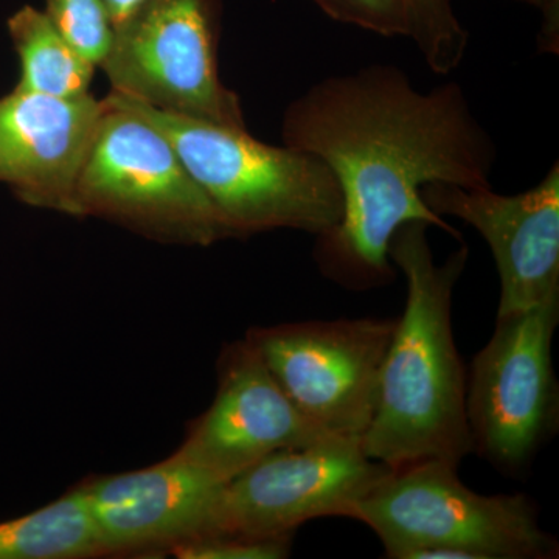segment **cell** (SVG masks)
Instances as JSON below:
<instances>
[{
	"instance_id": "cell-1",
	"label": "cell",
	"mask_w": 559,
	"mask_h": 559,
	"mask_svg": "<svg viewBox=\"0 0 559 559\" xmlns=\"http://www.w3.org/2000/svg\"><path fill=\"white\" fill-rule=\"evenodd\" d=\"M282 138L325 162L340 183L341 223L318 237L314 257L326 277L349 289L395 278L389 246L404 224L421 221L462 240L421 190L491 187L498 159L460 84L418 91L393 64L318 81L289 103Z\"/></svg>"
},
{
	"instance_id": "cell-2",
	"label": "cell",
	"mask_w": 559,
	"mask_h": 559,
	"mask_svg": "<svg viewBox=\"0 0 559 559\" xmlns=\"http://www.w3.org/2000/svg\"><path fill=\"white\" fill-rule=\"evenodd\" d=\"M429 224H404L389 259L403 272L407 299L385 353L377 403L360 447L390 468L441 460L459 466L473 454L466 417V371L452 331V297L469 248L462 242L437 263Z\"/></svg>"
},
{
	"instance_id": "cell-3",
	"label": "cell",
	"mask_w": 559,
	"mask_h": 559,
	"mask_svg": "<svg viewBox=\"0 0 559 559\" xmlns=\"http://www.w3.org/2000/svg\"><path fill=\"white\" fill-rule=\"evenodd\" d=\"M108 98L167 135L229 238L278 229L320 237L341 223L340 183L314 154L267 145L248 130L164 112L117 92Z\"/></svg>"
},
{
	"instance_id": "cell-4",
	"label": "cell",
	"mask_w": 559,
	"mask_h": 559,
	"mask_svg": "<svg viewBox=\"0 0 559 559\" xmlns=\"http://www.w3.org/2000/svg\"><path fill=\"white\" fill-rule=\"evenodd\" d=\"M349 520L373 530L392 559L429 549L466 559L558 557V543L540 527L527 496H481L460 480L457 466L441 460L390 469Z\"/></svg>"
},
{
	"instance_id": "cell-5",
	"label": "cell",
	"mask_w": 559,
	"mask_h": 559,
	"mask_svg": "<svg viewBox=\"0 0 559 559\" xmlns=\"http://www.w3.org/2000/svg\"><path fill=\"white\" fill-rule=\"evenodd\" d=\"M76 186L79 216L112 221L143 237L186 246L229 238L170 140L108 97Z\"/></svg>"
},
{
	"instance_id": "cell-6",
	"label": "cell",
	"mask_w": 559,
	"mask_h": 559,
	"mask_svg": "<svg viewBox=\"0 0 559 559\" xmlns=\"http://www.w3.org/2000/svg\"><path fill=\"white\" fill-rule=\"evenodd\" d=\"M223 0H146L116 28L98 66L112 92L164 112L248 130L238 95L221 81Z\"/></svg>"
},
{
	"instance_id": "cell-7",
	"label": "cell",
	"mask_w": 559,
	"mask_h": 559,
	"mask_svg": "<svg viewBox=\"0 0 559 559\" xmlns=\"http://www.w3.org/2000/svg\"><path fill=\"white\" fill-rule=\"evenodd\" d=\"M559 296L498 316L466 380L473 452L506 471L524 468L558 426L559 390L551 344Z\"/></svg>"
},
{
	"instance_id": "cell-8",
	"label": "cell",
	"mask_w": 559,
	"mask_h": 559,
	"mask_svg": "<svg viewBox=\"0 0 559 559\" xmlns=\"http://www.w3.org/2000/svg\"><path fill=\"white\" fill-rule=\"evenodd\" d=\"M396 319H337L252 329L259 352L283 392L319 429L362 441L377 403Z\"/></svg>"
},
{
	"instance_id": "cell-9",
	"label": "cell",
	"mask_w": 559,
	"mask_h": 559,
	"mask_svg": "<svg viewBox=\"0 0 559 559\" xmlns=\"http://www.w3.org/2000/svg\"><path fill=\"white\" fill-rule=\"evenodd\" d=\"M390 469L367 457L356 440L329 439L274 452L226 481L210 535L283 538L305 522L349 518Z\"/></svg>"
},
{
	"instance_id": "cell-10",
	"label": "cell",
	"mask_w": 559,
	"mask_h": 559,
	"mask_svg": "<svg viewBox=\"0 0 559 559\" xmlns=\"http://www.w3.org/2000/svg\"><path fill=\"white\" fill-rule=\"evenodd\" d=\"M336 439L305 417L248 340L231 342L218 360L215 399L173 452L229 481L283 450Z\"/></svg>"
},
{
	"instance_id": "cell-11",
	"label": "cell",
	"mask_w": 559,
	"mask_h": 559,
	"mask_svg": "<svg viewBox=\"0 0 559 559\" xmlns=\"http://www.w3.org/2000/svg\"><path fill=\"white\" fill-rule=\"evenodd\" d=\"M421 197L437 215L465 221L487 241L499 272L498 316L559 296L558 162L522 193L430 183Z\"/></svg>"
},
{
	"instance_id": "cell-12",
	"label": "cell",
	"mask_w": 559,
	"mask_h": 559,
	"mask_svg": "<svg viewBox=\"0 0 559 559\" xmlns=\"http://www.w3.org/2000/svg\"><path fill=\"white\" fill-rule=\"evenodd\" d=\"M226 481L171 454L130 473L80 485L105 557L168 555L215 532Z\"/></svg>"
},
{
	"instance_id": "cell-13",
	"label": "cell",
	"mask_w": 559,
	"mask_h": 559,
	"mask_svg": "<svg viewBox=\"0 0 559 559\" xmlns=\"http://www.w3.org/2000/svg\"><path fill=\"white\" fill-rule=\"evenodd\" d=\"M105 102L16 90L0 98V182L24 204L79 216L76 186Z\"/></svg>"
},
{
	"instance_id": "cell-14",
	"label": "cell",
	"mask_w": 559,
	"mask_h": 559,
	"mask_svg": "<svg viewBox=\"0 0 559 559\" xmlns=\"http://www.w3.org/2000/svg\"><path fill=\"white\" fill-rule=\"evenodd\" d=\"M7 27L20 57L16 90L60 98L91 94L97 66L70 46L44 11L24 5L11 14Z\"/></svg>"
},
{
	"instance_id": "cell-15",
	"label": "cell",
	"mask_w": 559,
	"mask_h": 559,
	"mask_svg": "<svg viewBox=\"0 0 559 559\" xmlns=\"http://www.w3.org/2000/svg\"><path fill=\"white\" fill-rule=\"evenodd\" d=\"M103 554L83 488L49 506L0 522V559H84Z\"/></svg>"
},
{
	"instance_id": "cell-16",
	"label": "cell",
	"mask_w": 559,
	"mask_h": 559,
	"mask_svg": "<svg viewBox=\"0 0 559 559\" xmlns=\"http://www.w3.org/2000/svg\"><path fill=\"white\" fill-rule=\"evenodd\" d=\"M409 21V36L426 64L448 75L465 60L469 33L463 27L452 0H403Z\"/></svg>"
},
{
	"instance_id": "cell-17",
	"label": "cell",
	"mask_w": 559,
	"mask_h": 559,
	"mask_svg": "<svg viewBox=\"0 0 559 559\" xmlns=\"http://www.w3.org/2000/svg\"><path fill=\"white\" fill-rule=\"evenodd\" d=\"M44 13L73 49L102 64L116 32L105 0H46Z\"/></svg>"
},
{
	"instance_id": "cell-18",
	"label": "cell",
	"mask_w": 559,
	"mask_h": 559,
	"mask_svg": "<svg viewBox=\"0 0 559 559\" xmlns=\"http://www.w3.org/2000/svg\"><path fill=\"white\" fill-rule=\"evenodd\" d=\"M331 20L384 38L409 36L403 0H311Z\"/></svg>"
},
{
	"instance_id": "cell-19",
	"label": "cell",
	"mask_w": 559,
	"mask_h": 559,
	"mask_svg": "<svg viewBox=\"0 0 559 559\" xmlns=\"http://www.w3.org/2000/svg\"><path fill=\"white\" fill-rule=\"evenodd\" d=\"M293 536L249 538L240 535H205L179 544L168 555L180 559H282L288 558Z\"/></svg>"
},
{
	"instance_id": "cell-20",
	"label": "cell",
	"mask_w": 559,
	"mask_h": 559,
	"mask_svg": "<svg viewBox=\"0 0 559 559\" xmlns=\"http://www.w3.org/2000/svg\"><path fill=\"white\" fill-rule=\"evenodd\" d=\"M538 7L544 14L540 46L544 50L558 51L559 0H518Z\"/></svg>"
},
{
	"instance_id": "cell-21",
	"label": "cell",
	"mask_w": 559,
	"mask_h": 559,
	"mask_svg": "<svg viewBox=\"0 0 559 559\" xmlns=\"http://www.w3.org/2000/svg\"><path fill=\"white\" fill-rule=\"evenodd\" d=\"M108 7L110 21L114 24V31L123 25L124 22L130 20L132 14L135 13L146 2V0H105Z\"/></svg>"
}]
</instances>
